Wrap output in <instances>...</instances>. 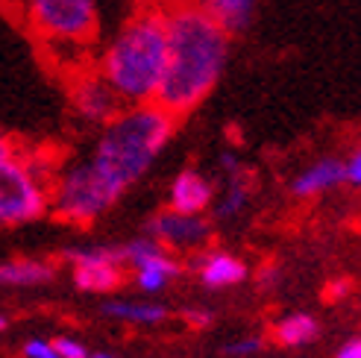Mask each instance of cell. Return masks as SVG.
<instances>
[{
  "instance_id": "6da1fadb",
  "label": "cell",
  "mask_w": 361,
  "mask_h": 358,
  "mask_svg": "<svg viewBox=\"0 0 361 358\" xmlns=\"http://www.w3.org/2000/svg\"><path fill=\"white\" fill-rule=\"evenodd\" d=\"M165 18L168 68L156 103L185 118L218 88L229 65L232 35L197 0H165Z\"/></svg>"
},
{
  "instance_id": "7a4b0ae2",
  "label": "cell",
  "mask_w": 361,
  "mask_h": 358,
  "mask_svg": "<svg viewBox=\"0 0 361 358\" xmlns=\"http://www.w3.org/2000/svg\"><path fill=\"white\" fill-rule=\"evenodd\" d=\"M94 68L115 88L123 106L156 100L168 68L165 4L135 6L106 39L94 59Z\"/></svg>"
},
{
  "instance_id": "3957f363",
  "label": "cell",
  "mask_w": 361,
  "mask_h": 358,
  "mask_svg": "<svg viewBox=\"0 0 361 358\" xmlns=\"http://www.w3.org/2000/svg\"><path fill=\"white\" fill-rule=\"evenodd\" d=\"M179 118L156 100L133 103L97 130V141L88 153V165L118 200L147 173L171 144Z\"/></svg>"
},
{
  "instance_id": "277c9868",
  "label": "cell",
  "mask_w": 361,
  "mask_h": 358,
  "mask_svg": "<svg viewBox=\"0 0 361 358\" xmlns=\"http://www.w3.org/2000/svg\"><path fill=\"white\" fill-rule=\"evenodd\" d=\"M21 12L50 47L88 50L100 32V0H21Z\"/></svg>"
},
{
  "instance_id": "5b68a950",
  "label": "cell",
  "mask_w": 361,
  "mask_h": 358,
  "mask_svg": "<svg viewBox=\"0 0 361 358\" xmlns=\"http://www.w3.org/2000/svg\"><path fill=\"white\" fill-rule=\"evenodd\" d=\"M50 168L35 156L12 153L0 162V226H24L50 211Z\"/></svg>"
},
{
  "instance_id": "8992f818",
  "label": "cell",
  "mask_w": 361,
  "mask_h": 358,
  "mask_svg": "<svg viewBox=\"0 0 361 358\" xmlns=\"http://www.w3.org/2000/svg\"><path fill=\"white\" fill-rule=\"evenodd\" d=\"M118 203V197L106 188V183L88 165V159L71 162L53 173L50 183V211L62 223L88 226Z\"/></svg>"
},
{
  "instance_id": "52a82bcc",
  "label": "cell",
  "mask_w": 361,
  "mask_h": 358,
  "mask_svg": "<svg viewBox=\"0 0 361 358\" xmlns=\"http://www.w3.org/2000/svg\"><path fill=\"white\" fill-rule=\"evenodd\" d=\"M65 261L74 267V288L80 294H112L123 285V253L121 247L92 244L65 249Z\"/></svg>"
},
{
  "instance_id": "ba28073f",
  "label": "cell",
  "mask_w": 361,
  "mask_h": 358,
  "mask_svg": "<svg viewBox=\"0 0 361 358\" xmlns=\"http://www.w3.org/2000/svg\"><path fill=\"white\" fill-rule=\"evenodd\" d=\"M121 253H123V264L133 267V282L141 294L165 291L168 282H173L179 273H183L179 259L150 235L130 238L121 247Z\"/></svg>"
},
{
  "instance_id": "9c48e42d",
  "label": "cell",
  "mask_w": 361,
  "mask_h": 358,
  "mask_svg": "<svg viewBox=\"0 0 361 358\" xmlns=\"http://www.w3.org/2000/svg\"><path fill=\"white\" fill-rule=\"evenodd\" d=\"M68 100H71L74 118L80 123H85V127H94V130H100L103 123H109L123 109L115 88L103 80V74L94 65L92 68L82 65L74 70L71 85H68Z\"/></svg>"
},
{
  "instance_id": "30bf717a",
  "label": "cell",
  "mask_w": 361,
  "mask_h": 358,
  "mask_svg": "<svg viewBox=\"0 0 361 358\" xmlns=\"http://www.w3.org/2000/svg\"><path fill=\"white\" fill-rule=\"evenodd\" d=\"M144 235L156 238L171 253H179V249H203L212 241V223L203 214H183V211L165 209V211H156L144 223Z\"/></svg>"
},
{
  "instance_id": "8fae6325",
  "label": "cell",
  "mask_w": 361,
  "mask_h": 358,
  "mask_svg": "<svg viewBox=\"0 0 361 358\" xmlns=\"http://www.w3.org/2000/svg\"><path fill=\"white\" fill-rule=\"evenodd\" d=\"M214 203V185L212 179L197 171V168H183L168 191V209L183 211V214H203Z\"/></svg>"
},
{
  "instance_id": "7c38bea8",
  "label": "cell",
  "mask_w": 361,
  "mask_h": 358,
  "mask_svg": "<svg viewBox=\"0 0 361 358\" xmlns=\"http://www.w3.org/2000/svg\"><path fill=\"white\" fill-rule=\"evenodd\" d=\"M194 271H197V279L212 291L232 288V285H241L247 279V264L238 256L224 253V249H209V253H203L194 261Z\"/></svg>"
},
{
  "instance_id": "4fadbf2b",
  "label": "cell",
  "mask_w": 361,
  "mask_h": 358,
  "mask_svg": "<svg viewBox=\"0 0 361 358\" xmlns=\"http://www.w3.org/2000/svg\"><path fill=\"white\" fill-rule=\"evenodd\" d=\"M341 183H347V168H344V159H335V156H323L317 162H312L309 168H302L294 183H291V194L294 197H317L323 191H332Z\"/></svg>"
},
{
  "instance_id": "5bb4252c",
  "label": "cell",
  "mask_w": 361,
  "mask_h": 358,
  "mask_svg": "<svg viewBox=\"0 0 361 358\" xmlns=\"http://www.w3.org/2000/svg\"><path fill=\"white\" fill-rule=\"evenodd\" d=\"M56 279V264L47 259H6L0 261V285L4 288H35Z\"/></svg>"
},
{
  "instance_id": "9a60e30c",
  "label": "cell",
  "mask_w": 361,
  "mask_h": 358,
  "mask_svg": "<svg viewBox=\"0 0 361 358\" xmlns=\"http://www.w3.org/2000/svg\"><path fill=\"white\" fill-rule=\"evenodd\" d=\"M214 21H218L232 39L244 35L259 12V0H197Z\"/></svg>"
},
{
  "instance_id": "2e32d148",
  "label": "cell",
  "mask_w": 361,
  "mask_h": 358,
  "mask_svg": "<svg viewBox=\"0 0 361 358\" xmlns=\"http://www.w3.org/2000/svg\"><path fill=\"white\" fill-rule=\"evenodd\" d=\"M100 311L106 317L123 320V323H135V326H156L161 320H168V306L153 300H106Z\"/></svg>"
},
{
  "instance_id": "e0dca14e",
  "label": "cell",
  "mask_w": 361,
  "mask_h": 358,
  "mask_svg": "<svg viewBox=\"0 0 361 358\" xmlns=\"http://www.w3.org/2000/svg\"><path fill=\"white\" fill-rule=\"evenodd\" d=\"M214 206V218L218 221H232V218H238V214L250 206V171H235V173H229L226 176V188L221 194V200L218 203H212Z\"/></svg>"
},
{
  "instance_id": "ac0fdd59",
  "label": "cell",
  "mask_w": 361,
  "mask_h": 358,
  "mask_svg": "<svg viewBox=\"0 0 361 358\" xmlns=\"http://www.w3.org/2000/svg\"><path fill=\"white\" fill-rule=\"evenodd\" d=\"M274 335H276V344H282V347H305L320 335V323L312 314L294 311L279 320Z\"/></svg>"
},
{
  "instance_id": "d6986e66",
  "label": "cell",
  "mask_w": 361,
  "mask_h": 358,
  "mask_svg": "<svg viewBox=\"0 0 361 358\" xmlns=\"http://www.w3.org/2000/svg\"><path fill=\"white\" fill-rule=\"evenodd\" d=\"M262 347H264L262 338H238V341L224 347V355L226 358H252L262 352Z\"/></svg>"
},
{
  "instance_id": "ffe728a7",
  "label": "cell",
  "mask_w": 361,
  "mask_h": 358,
  "mask_svg": "<svg viewBox=\"0 0 361 358\" xmlns=\"http://www.w3.org/2000/svg\"><path fill=\"white\" fill-rule=\"evenodd\" d=\"M53 347H56L59 358H88V350L71 335H59L56 341H53Z\"/></svg>"
},
{
  "instance_id": "44dd1931",
  "label": "cell",
  "mask_w": 361,
  "mask_h": 358,
  "mask_svg": "<svg viewBox=\"0 0 361 358\" xmlns=\"http://www.w3.org/2000/svg\"><path fill=\"white\" fill-rule=\"evenodd\" d=\"M24 358H59L53 341H44V338H32V341L24 344Z\"/></svg>"
},
{
  "instance_id": "7402d4cb",
  "label": "cell",
  "mask_w": 361,
  "mask_h": 358,
  "mask_svg": "<svg viewBox=\"0 0 361 358\" xmlns=\"http://www.w3.org/2000/svg\"><path fill=\"white\" fill-rule=\"evenodd\" d=\"M183 317H185V323L194 326V329H209L214 323V314L209 309H185Z\"/></svg>"
},
{
  "instance_id": "603a6c76",
  "label": "cell",
  "mask_w": 361,
  "mask_h": 358,
  "mask_svg": "<svg viewBox=\"0 0 361 358\" xmlns=\"http://www.w3.org/2000/svg\"><path fill=\"white\" fill-rule=\"evenodd\" d=\"M344 168H347V183L355 185V188H361V147L347 159Z\"/></svg>"
},
{
  "instance_id": "cb8c5ba5",
  "label": "cell",
  "mask_w": 361,
  "mask_h": 358,
  "mask_svg": "<svg viewBox=\"0 0 361 358\" xmlns=\"http://www.w3.org/2000/svg\"><path fill=\"white\" fill-rule=\"evenodd\" d=\"M335 358H361V338H353L350 344H344Z\"/></svg>"
},
{
  "instance_id": "d4e9b609",
  "label": "cell",
  "mask_w": 361,
  "mask_h": 358,
  "mask_svg": "<svg viewBox=\"0 0 361 358\" xmlns=\"http://www.w3.org/2000/svg\"><path fill=\"white\" fill-rule=\"evenodd\" d=\"M15 153V147H12V141L4 135V132H0V162H4V159L6 156H12Z\"/></svg>"
},
{
  "instance_id": "484cf974",
  "label": "cell",
  "mask_w": 361,
  "mask_h": 358,
  "mask_svg": "<svg viewBox=\"0 0 361 358\" xmlns=\"http://www.w3.org/2000/svg\"><path fill=\"white\" fill-rule=\"evenodd\" d=\"M88 358H118L115 352H106V350H97V352H88Z\"/></svg>"
},
{
  "instance_id": "4316f807",
  "label": "cell",
  "mask_w": 361,
  "mask_h": 358,
  "mask_svg": "<svg viewBox=\"0 0 361 358\" xmlns=\"http://www.w3.org/2000/svg\"><path fill=\"white\" fill-rule=\"evenodd\" d=\"M341 294H347V285H344V282L332 285V297H341Z\"/></svg>"
},
{
  "instance_id": "83f0119b",
  "label": "cell",
  "mask_w": 361,
  "mask_h": 358,
  "mask_svg": "<svg viewBox=\"0 0 361 358\" xmlns=\"http://www.w3.org/2000/svg\"><path fill=\"white\" fill-rule=\"evenodd\" d=\"M6 326H9V320H6V317H4V314H0V332H4V329H6Z\"/></svg>"
}]
</instances>
